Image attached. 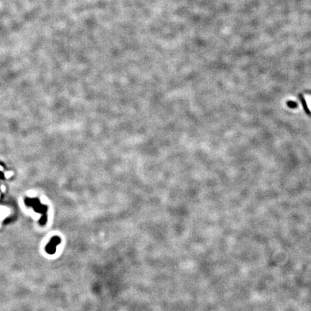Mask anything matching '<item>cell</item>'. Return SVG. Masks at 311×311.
<instances>
[{
    "label": "cell",
    "instance_id": "cell-1",
    "mask_svg": "<svg viewBox=\"0 0 311 311\" xmlns=\"http://www.w3.org/2000/svg\"><path fill=\"white\" fill-rule=\"evenodd\" d=\"M60 241L61 240L59 237H57V236L53 237V239L51 240V241H50L48 245L47 246V247L45 248V250L47 251V252L49 253L50 254H53V253H52V249H53V253H54L55 251V245L59 244V243H60Z\"/></svg>",
    "mask_w": 311,
    "mask_h": 311
}]
</instances>
